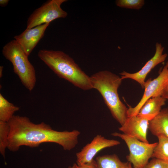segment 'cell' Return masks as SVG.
Segmentation results:
<instances>
[{"instance_id": "cell-1", "label": "cell", "mask_w": 168, "mask_h": 168, "mask_svg": "<svg viewBox=\"0 0 168 168\" xmlns=\"http://www.w3.org/2000/svg\"><path fill=\"white\" fill-rule=\"evenodd\" d=\"M10 130L7 149L12 152L18 151L22 146L35 147L45 142H53L70 151L78 143L79 131H59L53 129L44 122L36 124L26 116L14 115L8 122Z\"/></svg>"}, {"instance_id": "cell-2", "label": "cell", "mask_w": 168, "mask_h": 168, "mask_svg": "<svg viewBox=\"0 0 168 168\" xmlns=\"http://www.w3.org/2000/svg\"><path fill=\"white\" fill-rule=\"evenodd\" d=\"M38 56L59 77L82 90L93 88L90 77L82 70L71 57L64 52L42 49L39 50Z\"/></svg>"}, {"instance_id": "cell-3", "label": "cell", "mask_w": 168, "mask_h": 168, "mask_svg": "<svg viewBox=\"0 0 168 168\" xmlns=\"http://www.w3.org/2000/svg\"><path fill=\"white\" fill-rule=\"evenodd\" d=\"M90 77L93 88L100 93L113 117L122 125L128 117V108L120 100L118 93L122 80L121 77L104 70L93 74Z\"/></svg>"}, {"instance_id": "cell-4", "label": "cell", "mask_w": 168, "mask_h": 168, "mask_svg": "<svg viewBox=\"0 0 168 168\" xmlns=\"http://www.w3.org/2000/svg\"><path fill=\"white\" fill-rule=\"evenodd\" d=\"M4 57L12 64L14 72L24 86L30 91L34 88L36 81L35 68L30 62L28 57L14 39L3 47Z\"/></svg>"}, {"instance_id": "cell-5", "label": "cell", "mask_w": 168, "mask_h": 168, "mask_svg": "<svg viewBox=\"0 0 168 168\" xmlns=\"http://www.w3.org/2000/svg\"><path fill=\"white\" fill-rule=\"evenodd\" d=\"M111 135L119 137L125 142L129 152L127 158L134 168H143L147 164L157 144L143 142L123 133L115 132Z\"/></svg>"}, {"instance_id": "cell-6", "label": "cell", "mask_w": 168, "mask_h": 168, "mask_svg": "<svg viewBox=\"0 0 168 168\" xmlns=\"http://www.w3.org/2000/svg\"><path fill=\"white\" fill-rule=\"evenodd\" d=\"M67 0H49L36 9L30 16L26 28L30 29L53 21L67 17L68 13L61 6Z\"/></svg>"}, {"instance_id": "cell-7", "label": "cell", "mask_w": 168, "mask_h": 168, "mask_svg": "<svg viewBox=\"0 0 168 168\" xmlns=\"http://www.w3.org/2000/svg\"><path fill=\"white\" fill-rule=\"evenodd\" d=\"M168 79V61L156 78L152 80L149 79L145 82L143 95L135 106L133 107L129 106L127 111L128 117L138 115L145 102L149 99L157 96H161L163 88Z\"/></svg>"}, {"instance_id": "cell-8", "label": "cell", "mask_w": 168, "mask_h": 168, "mask_svg": "<svg viewBox=\"0 0 168 168\" xmlns=\"http://www.w3.org/2000/svg\"><path fill=\"white\" fill-rule=\"evenodd\" d=\"M120 144V142L118 140L107 139L100 135L97 134L90 143L77 153L76 163L78 165L91 164L94 160V156L100 151Z\"/></svg>"}, {"instance_id": "cell-9", "label": "cell", "mask_w": 168, "mask_h": 168, "mask_svg": "<svg viewBox=\"0 0 168 168\" xmlns=\"http://www.w3.org/2000/svg\"><path fill=\"white\" fill-rule=\"evenodd\" d=\"M164 47L161 44L156 43V51L154 55L145 64L139 71L134 73H130L124 71L120 73L123 80L130 78L138 82L142 88L145 82V79L148 73L158 64L164 62L166 59L167 54H163Z\"/></svg>"}, {"instance_id": "cell-10", "label": "cell", "mask_w": 168, "mask_h": 168, "mask_svg": "<svg viewBox=\"0 0 168 168\" xmlns=\"http://www.w3.org/2000/svg\"><path fill=\"white\" fill-rule=\"evenodd\" d=\"M49 24V23H45L30 29L26 28L21 34L14 37L28 56L43 37Z\"/></svg>"}, {"instance_id": "cell-11", "label": "cell", "mask_w": 168, "mask_h": 168, "mask_svg": "<svg viewBox=\"0 0 168 168\" xmlns=\"http://www.w3.org/2000/svg\"><path fill=\"white\" fill-rule=\"evenodd\" d=\"M149 120L138 115L128 117L119 128L123 133L140 141L149 143L147 138Z\"/></svg>"}, {"instance_id": "cell-12", "label": "cell", "mask_w": 168, "mask_h": 168, "mask_svg": "<svg viewBox=\"0 0 168 168\" xmlns=\"http://www.w3.org/2000/svg\"><path fill=\"white\" fill-rule=\"evenodd\" d=\"M148 129L157 137L162 135L168 138V107L161 110L157 115L149 121Z\"/></svg>"}, {"instance_id": "cell-13", "label": "cell", "mask_w": 168, "mask_h": 168, "mask_svg": "<svg viewBox=\"0 0 168 168\" xmlns=\"http://www.w3.org/2000/svg\"><path fill=\"white\" fill-rule=\"evenodd\" d=\"M166 100L161 96L149 99L145 102L137 115L149 121L152 119L160 112L161 107L165 105Z\"/></svg>"}, {"instance_id": "cell-14", "label": "cell", "mask_w": 168, "mask_h": 168, "mask_svg": "<svg viewBox=\"0 0 168 168\" xmlns=\"http://www.w3.org/2000/svg\"><path fill=\"white\" fill-rule=\"evenodd\" d=\"M130 164L122 162L115 154L98 156L93 162L94 168H128Z\"/></svg>"}, {"instance_id": "cell-15", "label": "cell", "mask_w": 168, "mask_h": 168, "mask_svg": "<svg viewBox=\"0 0 168 168\" xmlns=\"http://www.w3.org/2000/svg\"><path fill=\"white\" fill-rule=\"evenodd\" d=\"M20 108L8 101L0 94V121L8 122Z\"/></svg>"}, {"instance_id": "cell-16", "label": "cell", "mask_w": 168, "mask_h": 168, "mask_svg": "<svg viewBox=\"0 0 168 168\" xmlns=\"http://www.w3.org/2000/svg\"><path fill=\"white\" fill-rule=\"evenodd\" d=\"M157 138L158 142L154 149L152 157L168 161V138L162 135Z\"/></svg>"}, {"instance_id": "cell-17", "label": "cell", "mask_w": 168, "mask_h": 168, "mask_svg": "<svg viewBox=\"0 0 168 168\" xmlns=\"http://www.w3.org/2000/svg\"><path fill=\"white\" fill-rule=\"evenodd\" d=\"M10 127L8 122L0 121V152L5 157L8 146V137Z\"/></svg>"}, {"instance_id": "cell-18", "label": "cell", "mask_w": 168, "mask_h": 168, "mask_svg": "<svg viewBox=\"0 0 168 168\" xmlns=\"http://www.w3.org/2000/svg\"><path fill=\"white\" fill-rule=\"evenodd\" d=\"M144 2V0H117L115 2L119 7L136 10L142 8Z\"/></svg>"}, {"instance_id": "cell-19", "label": "cell", "mask_w": 168, "mask_h": 168, "mask_svg": "<svg viewBox=\"0 0 168 168\" xmlns=\"http://www.w3.org/2000/svg\"><path fill=\"white\" fill-rule=\"evenodd\" d=\"M143 168H168V161L153 158Z\"/></svg>"}, {"instance_id": "cell-20", "label": "cell", "mask_w": 168, "mask_h": 168, "mask_svg": "<svg viewBox=\"0 0 168 168\" xmlns=\"http://www.w3.org/2000/svg\"><path fill=\"white\" fill-rule=\"evenodd\" d=\"M68 168H94L93 162L91 164H84L78 165L77 163H74L71 166H69Z\"/></svg>"}, {"instance_id": "cell-21", "label": "cell", "mask_w": 168, "mask_h": 168, "mask_svg": "<svg viewBox=\"0 0 168 168\" xmlns=\"http://www.w3.org/2000/svg\"><path fill=\"white\" fill-rule=\"evenodd\" d=\"M161 96L168 100V79L163 88Z\"/></svg>"}, {"instance_id": "cell-22", "label": "cell", "mask_w": 168, "mask_h": 168, "mask_svg": "<svg viewBox=\"0 0 168 168\" xmlns=\"http://www.w3.org/2000/svg\"><path fill=\"white\" fill-rule=\"evenodd\" d=\"M9 0H0V6L2 7H5L8 4Z\"/></svg>"}, {"instance_id": "cell-23", "label": "cell", "mask_w": 168, "mask_h": 168, "mask_svg": "<svg viewBox=\"0 0 168 168\" xmlns=\"http://www.w3.org/2000/svg\"><path fill=\"white\" fill-rule=\"evenodd\" d=\"M3 68V67L2 66H0V77H2V71Z\"/></svg>"}, {"instance_id": "cell-24", "label": "cell", "mask_w": 168, "mask_h": 168, "mask_svg": "<svg viewBox=\"0 0 168 168\" xmlns=\"http://www.w3.org/2000/svg\"><path fill=\"white\" fill-rule=\"evenodd\" d=\"M131 164L129 165L128 168H133V167H132Z\"/></svg>"}]
</instances>
